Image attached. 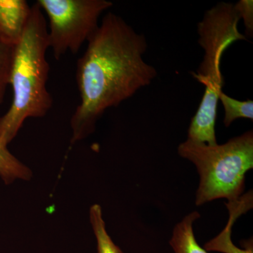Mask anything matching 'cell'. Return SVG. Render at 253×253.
Returning <instances> with one entry per match:
<instances>
[{"instance_id":"6da1fadb","label":"cell","mask_w":253,"mask_h":253,"mask_svg":"<svg viewBox=\"0 0 253 253\" xmlns=\"http://www.w3.org/2000/svg\"><path fill=\"white\" fill-rule=\"evenodd\" d=\"M87 42L78 62L81 101L71 121L72 144L91 134L106 110L151 84L158 75L143 58L148 48L144 35L114 13L105 15Z\"/></svg>"},{"instance_id":"7c38bea8","label":"cell","mask_w":253,"mask_h":253,"mask_svg":"<svg viewBox=\"0 0 253 253\" xmlns=\"http://www.w3.org/2000/svg\"><path fill=\"white\" fill-rule=\"evenodd\" d=\"M13 47L0 41V104L4 101L6 87L9 84Z\"/></svg>"},{"instance_id":"30bf717a","label":"cell","mask_w":253,"mask_h":253,"mask_svg":"<svg viewBox=\"0 0 253 253\" xmlns=\"http://www.w3.org/2000/svg\"><path fill=\"white\" fill-rule=\"evenodd\" d=\"M89 219L97 244V253H123L122 250L114 244L106 229L102 210L99 204L91 206Z\"/></svg>"},{"instance_id":"ba28073f","label":"cell","mask_w":253,"mask_h":253,"mask_svg":"<svg viewBox=\"0 0 253 253\" xmlns=\"http://www.w3.org/2000/svg\"><path fill=\"white\" fill-rule=\"evenodd\" d=\"M200 217L201 214L194 211L174 226L169 240V245L174 253H209L198 244L195 237L194 224Z\"/></svg>"},{"instance_id":"7a4b0ae2","label":"cell","mask_w":253,"mask_h":253,"mask_svg":"<svg viewBox=\"0 0 253 253\" xmlns=\"http://www.w3.org/2000/svg\"><path fill=\"white\" fill-rule=\"evenodd\" d=\"M47 28L38 3L31 6L29 19L21 39L13 47L9 84L13 100L7 112L0 118V142L8 144L31 118H42L52 106L46 87L49 66Z\"/></svg>"},{"instance_id":"9c48e42d","label":"cell","mask_w":253,"mask_h":253,"mask_svg":"<svg viewBox=\"0 0 253 253\" xmlns=\"http://www.w3.org/2000/svg\"><path fill=\"white\" fill-rule=\"evenodd\" d=\"M31 169L18 161L14 155L0 142V177L6 184H11L17 179H31Z\"/></svg>"},{"instance_id":"5b68a950","label":"cell","mask_w":253,"mask_h":253,"mask_svg":"<svg viewBox=\"0 0 253 253\" xmlns=\"http://www.w3.org/2000/svg\"><path fill=\"white\" fill-rule=\"evenodd\" d=\"M47 15L49 48L56 60L76 54L99 27V18L113 6L108 0H38Z\"/></svg>"},{"instance_id":"8992f818","label":"cell","mask_w":253,"mask_h":253,"mask_svg":"<svg viewBox=\"0 0 253 253\" xmlns=\"http://www.w3.org/2000/svg\"><path fill=\"white\" fill-rule=\"evenodd\" d=\"M229 218L224 230L221 231L214 239L204 245V249L207 251L221 253H253V241H249L246 249H241L236 246L231 241L232 228L238 218L249 212L253 206V190L243 194L239 199L228 201L225 204Z\"/></svg>"},{"instance_id":"52a82bcc","label":"cell","mask_w":253,"mask_h":253,"mask_svg":"<svg viewBox=\"0 0 253 253\" xmlns=\"http://www.w3.org/2000/svg\"><path fill=\"white\" fill-rule=\"evenodd\" d=\"M31 13L25 0H0V41L14 46L21 39Z\"/></svg>"},{"instance_id":"3957f363","label":"cell","mask_w":253,"mask_h":253,"mask_svg":"<svg viewBox=\"0 0 253 253\" xmlns=\"http://www.w3.org/2000/svg\"><path fill=\"white\" fill-rule=\"evenodd\" d=\"M240 17L230 2H219L207 10L198 23L199 45L204 51V58L193 77L205 86V92L199 109L191 119L187 139L208 145L217 144L215 134L219 96L224 80L221 62L224 51L236 41H248L240 33Z\"/></svg>"},{"instance_id":"8fae6325","label":"cell","mask_w":253,"mask_h":253,"mask_svg":"<svg viewBox=\"0 0 253 253\" xmlns=\"http://www.w3.org/2000/svg\"><path fill=\"white\" fill-rule=\"evenodd\" d=\"M219 101H221L224 106L225 112L224 124L226 127H229L231 123L238 118H247L253 121V100L239 101L221 91L219 96Z\"/></svg>"},{"instance_id":"277c9868","label":"cell","mask_w":253,"mask_h":253,"mask_svg":"<svg viewBox=\"0 0 253 253\" xmlns=\"http://www.w3.org/2000/svg\"><path fill=\"white\" fill-rule=\"evenodd\" d=\"M177 152L197 168L196 206L219 199L235 201L244 194L246 173L253 168V130L221 145L211 146L186 139L179 145Z\"/></svg>"},{"instance_id":"4fadbf2b","label":"cell","mask_w":253,"mask_h":253,"mask_svg":"<svg viewBox=\"0 0 253 253\" xmlns=\"http://www.w3.org/2000/svg\"><path fill=\"white\" fill-rule=\"evenodd\" d=\"M240 19L244 20L246 27V38L253 36V0H240L234 4Z\"/></svg>"}]
</instances>
